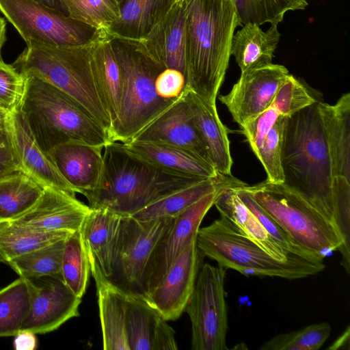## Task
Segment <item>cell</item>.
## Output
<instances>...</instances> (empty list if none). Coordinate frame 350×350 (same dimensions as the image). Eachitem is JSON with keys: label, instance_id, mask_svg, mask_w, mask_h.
Listing matches in <instances>:
<instances>
[{"label": "cell", "instance_id": "30bf717a", "mask_svg": "<svg viewBox=\"0 0 350 350\" xmlns=\"http://www.w3.org/2000/svg\"><path fill=\"white\" fill-rule=\"evenodd\" d=\"M226 269L206 263L198 272L185 311L191 323V349L226 350L228 311Z\"/></svg>", "mask_w": 350, "mask_h": 350}, {"label": "cell", "instance_id": "f5cc1de1", "mask_svg": "<svg viewBox=\"0 0 350 350\" xmlns=\"http://www.w3.org/2000/svg\"><path fill=\"white\" fill-rule=\"evenodd\" d=\"M120 2L121 1H125L126 0H118Z\"/></svg>", "mask_w": 350, "mask_h": 350}, {"label": "cell", "instance_id": "83f0119b", "mask_svg": "<svg viewBox=\"0 0 350 350\" xmlns=\"http://www.w3.org/2000/svg\"><path fill=\"white\" fill-rule=\"evenodd\" d=\"M187 90L193 118L206 146L211 165L219 174L232 175V159L228 129L221 122L216 107L209 105L197 94Z\"/></svg>", "mask_w": 350, "mask_h": 350}, {"label": "cell", "instance_id": "277c9868", "mask_svg": "<svg viewBox=\"0 0 350 350\" xmlns=\"http://www.w3.org/2000/svg\"><path fill=\"white\" fill-rule=\"evenodd\" d=\"M25 76L26 89L19 109L45 152L70 141L103 148L110 142L107 132L73 98L39 77Z\"/></svg>", "mask_w": 350, "mask_h": 350}, {"label": "cell", "instance_id": "6da1fadb", "mask_svg": "<svg viewBox=\"0 0 350 350\" xmlns=\"http://www.w3.org/2000/svg\"><path fill=\"white\" fill-rule=\"evenodd\" d=\"M186 21V89L211 106L224 81L232 36L242 27L233 0H183Z\"/></svg>", "mask_w": 350, "mask_h": 350}, {"label": "cell", "instance_id": "8d00e7d4", "mask_svg": "<svg viewBox=\"0 0 350 350\" xmlns=\"http://www.w3.org/2000/svg\"><path fill=\"white\" fill-rule=\"evenodd\" d=\"M65 239L58 240L13 258L8 265L20 277L53 276L62 278L61 265Z\"/></svg>", "mask_w": 350, "mask_h": 350}, {"label": "cell", "instance_id": "5b68a950", "mask_svg": "<svg viewBox=\"0 0 350 350\" xmlns=\"http://www.w3.org/2000/svg\"><path fill=\"white\" fill-rule=\"evenodd\" d=\"M86 43L74 46L28 43L12 65L23 75L39 77L73 98L107 132L110 140L112 123L90 68Z\"/></svg>", "mask_w": 350, "mask_h": 350}, {"label": "cell", "instance_id": "c3c4849f", "mask_svg": "<svg viewBox=\"0 0 350 350\" xmlns=\"http://www.w3.org/2000/svg\"><path fill=\"white\" fill-rule=\"evenodd\" d=\"M6 41V23L3 18L0 16V64L3 62L1 55V50Z\"/></svg>", "mask_w": 350, "mask_h": 350}, {"label": "cell", "instance_id": "e575fe53", "mask_svg": "<svg viewBox=\"0 0 350 350\" xmlns=\"http://www.w3.org/2000/svg\"><path fill=\"white\" fill-rule=\"evenodd\" d=\"M30 303L31 288L25 278L0 289V337L15 336L21 330Z\"/></svg>", "mask_w": 350, "mask_h": 350}, {"label": "cell", "instance_id": "d6a6232c", "mask_svg": "<svg viewBox=\"0 0 350 350\" xmlns=\"http://www.w3.org/2000/svg\"><path fill=\"white\" fill-rule=\"evenodd\" d=\"M43 188L22 172L0 178V223L12 221L30 209Z\"/></svg>", "mask_w": 350, "mask_h": 350}, {"label": "cell", "instance_id": "8fae6325", "mask_svg": "<svg viewBox=\"0 0 350 350\" xmlns=\"http://www.w3.org/2000/svg\"><path fill=\"white\" fill-rule=\"evenodd\" d=\"M0 11L26 44L74 46L91 37L85 25L33 0H0Z\"/></svg>", "mask_w": 350, "mask_h": 350}, {"label": "cell", "instance_id": "4fadbf2b", "mask_svg": "<svg viewBox=\"0 0 350 350\" xmlns=\"http://www.w3.org/2000/svg\"><path fill=\"white\" fill-rule=\"evenodd\" d=\"M290 75L282 65L269 64L241 72L230 92L219 100L241 128L267 109Z\"/></svg>", "mask_w": 350, "mask_h": 350}, {"label": "cell", "instance_id": "ac0fdd59", "mask_svg": "<svg viewBox=\"0 0 350 350\" xmlns=\"http://www.w3.org/2000/svg\"><path fill=\"white\" fill-rule=\"evenodd\" d=\"M132 140L176 146L211 165L206 146L194 122L185 88L166 110Z\"/></svg>", "mask_w": 350, "mask_h": 350}, {"label": "cell", "instance_id": "f546056e", "mask_svg": "<svg viewBox=\"0 0 350 350\" xmlns=\"http://www.w3.org/2000/svg\"><path fill=\"white\" fill-rule=\"evenodd\" d=\"M247 183L232 175L218 174L166 195L137 211L132 217L142 220L175 217L202 197L220 189L242 187Z\"/></svg>", "mask_w": 350, "mask_h": 350}, {"label": "cell", "instance_id": "d4e9b609", "mask_svg": "<svg viewBox=\"0 0 350 350\" xmlns=\"http://www.w3.org/2000/svg\"><path fill=\"white\" fill-rule=\"evenodd\" d=\"M122 217L107 208H91L80 229L90 262L107 279L111 275Z\"/></svg>", "mask_w": 350, "mask_h": 350}, {"label": "cell", "instance_id": "f1b7e54d", "mask_svg": "<svg viewBox=\"0 0 350 350\" xmlns=\"http://www.w3.org/2000/svg\"><path fill=\"white\" fill-rule=\"evenodd\" d=\"M130 152L165 170L202 179L217 176L209 163L183 148L166 144L132 140L122 143Z\"/></svg>", "mask_w": 350, "mask_h": 350}, {"label": "cell", "instance_id": "836d02e7", "mask_svg": "<svg viewBox=\"0 0 350 350\" xmlns=\"http://www.w3.org/2000/svg\"><path fill=\"white\" fill-rule=\"evenodd\" d=\"M62 12L94 32L110 33L120 17L118 0H58Z\"/></svg>", "mask_w": 350, "mask_h": 350}, {"label": "cell", "instance_id": "44dd1931", "mask_svg": "<svg viewBox=\"0 0 350 350\" xmlns=\"http://www.w3.org/2000/svg\"><path fill=\"white\" fill-rule=\"evenodd\" d=\"M220 217L228 221L239 234L250 239L271 256L281 260L322 258L291 253L280 246L239 196L235 187L219 193L214 204Z\"/></svg>", "mask_w": 350, "mask_h": 350}, {"label": "cell", "instance_id": "f6af8a7d", "mask_svg": "<svg viewBox=\"0 0 350 350\" xmlns=\"http://www.w3.org/2000/svg\"><path fill=\"white\" fill-rule=\"evenodd\" d=\"M17 172L21 170L3 113L0 117V178Z\"/></svg>", "mask_w": 350, "mask_h": 350}, {"label": "cell", "instance_id": "d590c367", "mask_svg": "<svg viewBox=\"0 0 350 350\" xmlns=\"http://www.w3.org/2000/svg\"><path fill=\"white\" fill-rule=\"evenodd\" d=\"M90 265L80 230L65 239L62 258L61 275L65 284L81 298L86 291Z\"/></svg>", "mask_w": 350, "mask_h": 350}, {"label": "cell", "instance_id": "ee69618b", "mask_svg": "<svg viewBox=\"0 0 350 350\" xmlns=\"http://www.w3.org/2000/svg\"><path fill=\"white\" fill-rule=\"evenodd\" d=\"M185 75L178 70L163 69L157 75L154 85L157 94L164 99H176L185 88Z\"/></svg>", "mask_w": 350, "mask_h": 350}, {"label": "cell", "instance_id": "7402d4cb", "mask_svg": "<svg viewBox=\"0 0 350 350\" xmlns=\"http://www.w3.org/2000/svg\"><path fill=\"white\" fill-rule=\"evenodd\" d=\"M126 297L129 349H177L175 332L167 321L143 299Z\"/></svg>", "mask_w": 350, "mask_h": 350}, {"label": "cell", "instance_id": "603a6c76", "mask_svg": "<svg viewBox=\"0 0 350 350\" xmlns=\"http://www.w3.org/2000/svg\"><path fill=\"white\" fill-rule=\"evenodd\" d=\"M86 52L113 126L120 113L121 100L120 71L114 51L113 39L110 33L93 32L86 43Z\"/></svg>", "mask_w": 350, "mask_h": 350}, {"label": "cell", "instance_id": "7a4b0ae2", "mask_svg": "<svg viewBox=\"0 0 350 350\" xmlns=\"http://www.w3.org/2000/svg\"><path fill=\"white\" fill-rule=\"evenodd\" d=\"M317 101L286 118L281 156L283 183L338 231L335 178Z\"/></svg>", "mask_w": 350, "mask_h": 350}, {"label": "cell", "instance_id": "681fc988", "mask_svg": "<svg viewBox=\"0 0 350 350\" xmlns=\"http://www.w3.org/2000/svg\"><path fill=\"white\" fill-rule=\"evenodd\" d=\"M52 9L60 11L61 7L58 0H33ZM61 12V11H60Z\"/></svg>", "mask_w": 350, "mask_h": 350}, {"label": "cell", "instance_id": "4dcf8cb0", "mask_svg": "<svg viewBox=\"0 0 350 350\" xmlns=\"http://www.w3.org/2000/svg\"><path fill=\"white\" fill-rule=\"evenodd\" d=\"M277 26L271 24L263 31L259 25L249 22L233 35L230 55L234 57L241 72L272 63L280 38Z\"/></svg>", "mask_w": 350, "mask_h": 350}, {"label": "cell", "instance_id": "cb8c5ba5", "mask_svg": "<svg viewBox=\"0 0 350 350\" xmlns=\"http://www.w3.org/2000/svg\"><path fill=\"white\" fill-rule=\"evenodd\" d=\"M95 280L105 350H130L127 336V297L90 263Z\"/></svg>", "mask_w": 350, "mask_h": 350}, {"label": "cell", "instance_id": "ffe728a7", "mask_svg": "<svg viewBox=\"0 0 350 350\" xmlns=\"http://www.w3.org/2000/svg\"><path fill=\"white\" fill-rule=\"evenodd\" d=\"M103 148L81 141L59 144L48 153L56 168L76 193L97 186L103 165Z\"/></svg>", "mask_w": 350, "mask_h": 350}, {"label": "cell", "instance_id": "9a60e30c", "mask_svg": "<svg viewBox=\"0 0 350 350\" xmlns=\"http://www.w3.org/2000/svg\"><path fill=\"white\" fill-rule=\"evenodd\" d=\"M196 237L182 251L160 282L144 298L166 321L178 319L193 293L201 263Z\"/></svg>", "mask_w": 350, "mask_h": 350}, {"label": "cell", "instance_id": "ba28073f", "mask_svg": "<svg viewBox=\"0 0 350 350\" xmlns=\"http://www.w3.org/2000/svg\"><path fill=\"white\" fill-rule=\"evenodd\" d=\"M121 77L118 117L110 133V142H131L175 100L161 98L155 79L161 70L129 46L113 42Z\"/></svg>", "mask_w": 350, "mask_h": 350}, {"label": "cell", "instance_id": "ab89813d", "mask_svg": "<svg viewBox=\"0 0 350 350\" xmlns=\"http://www.w3.org/2000/svg\"><path fill=\"white\" fill-rule=\"evenodd\" d=\"M332 328L327 322L280 334L265 342L260 350H318L329 337Z\"/></svg>", "mask_w": 350, "mask_h": 350}, {"label": "cell", "instance_id": "74e56055", "mask_svg": "<svg viewBox=\"0 0 350 350\" xmlns=\"http://www.w3.org/2000/svg\"><path fill=\"white\" fill-rule=\"evenodd\" d=\"M168 0H126L110 34L136 38L146 33Z\"/></svg>", "mask_w": 350, "mask_h": 350}, {"label": "cell", "instance_id": "7bdbcfd3", "mask_svg": "<svg viewBox=\"0 0 350 350\" xmlns=\"http://www.w3.org/2000/svg\"><path fill=\"white\" fill-rule=\"evenodd\" d=\"M26 89V77L12 64H0V111L8 113L20 108Z\"/></svg>", "mask_w": 350, "mask_h": 350}, {"label": "cell", "instance_id": "2e32d148", "mask_svg": "<svg viewBox=\"0 0 350 350\" xmlns=\"http://www.w3.org/2000/svg\"><path fill=\"white\" fill-rule=\"evenodd\" d=\"M20 170L42 188L49 187L76 195L60 174L49 153L38 144L20 109L3 113Z\"/></svg>", "mask_w": 350, "mask_h": 350}, {"label": "cell", "instance_id": "f35d334b", "mask_svg": "<svg viewBox=\"0 0 350 350\" xmlns=\"http://www.w3.org/2000/svg\"><path fill=\"white\" fill-rule=\"evenodd\" d=\"M243 25L251 22L278 25L290 10H304L306 0H233Z\"/></svg>", "mask_w": 350, "mask_h": 350}, {"label": "cell", "instance_id": "9c48e42d", "mask_svg": "<svg viewBox=\"0 0 350 350\" xmlns=\"http://www.w3.org/2000/svg\"><path fill=\"white\" fill-rule=\"evenodd\" d=\"M174 221V217L142 220L122 216L108 280L126 295L144 299L154 252Z\"/></svg>", "mask_w": 350, "mask_h": 350}, {"label": "cell", "instance_id": "5bb4252c", "mask_svg": "<svg viewBox=\"0 0 350 350\" xmlns=\"http://www.w3.org/2000/svg\"><path fill=\"white\" fill-rule=\"evenodd\" d=\"M31 288L30 309L21 330L43 334L78 317L81 298L62 278L43 276L27 278Z\"/></svg>", "mask_w": 350, "mask_h": 350}, {"label": "cell", "instance_id": "7c38bea8", "mask_svg": "<svg viewBox=\"0 0 350 350\" xmlns=\"http://www.w3.org/2000/svg\"><path fill=\"white\" fill-rule=\"evenodd\" d=\"M163 70L173 68L186 76V21L183 0L168 3L144 35L133 38L110 34Z\"/></svg>", "mask_w": 350, "mask_h": 350}, {"label": "cell", "instance_id": "bcb514c9", "mask_svg": "<svg viewBox=\"0 0 350 350\" xmlns=\"http://www.w3.org/2000/svg\"><path fill=\"white\" fill-rule=\"evenodd\" d=\"M13 346L15 350H35L38 347L36 334L29 330H20L15 336Z\"/></svg>", "mask_w": 350, "mask_h": 350}, {"label": "cell", "instance_id": "816d5d0a", "mask_svg": "<svg viewBox=\"0 0 350 350\" xmlns=\"http://www.w3.org/2000/svg\"><path fill=\"white\" fill-rule=\"evenodd\" d=\"M3 112L1 111H0V117L3 115Z\"/></svg>", "mask_w": 350, "mask_h": 350}, {"label": "cell", "instance_id": "3957f363", "mask_svg": "<svg viewBox=\"0 0 350 350\" xmlns=\"http://www.w3.org/2000/svg\"><path fill=\"white\" fill-rule=\"evenodd\" d=\"M103 156L97 186L83 195L91 208H107L122 216H132L158 199L204 180L161 169L119 142H108Z\"/></svg>", "mask_w": 350, "mask_h": 350}, {"label": "cell", "instance_id": "7dc6e473", "mask_svg": "<svg viewBox=\"0 0 350 350\" xmlns=\"http://www.w3.org/2000/svg\"><path fill=\"white\" fill-rule=\"evenodd\" d=\"M350 328L347 327L345 331L328 347L330 350L347 349H350L349 345Z\"/></svg>", "mask_w": 350, "mask_h": 350}, {"label": "cell", "instance_id": "e0dca14e", "mask_svg": "<svg viewBox=\"0 0 350 350\" xmlns=\"http://www.w3.org/2000/svg\"><path fill=\"white\" fill-rule=\"evenodd\" d=\"M224 189H220L206 195L174 217L171 229L161 239L154 252L148 272L146 295L158 285L174 261L197 236L203 218L213 206L219 193Z\"/></svg>", "mask_w": 350, "mask_h": 350}, {"label": "cell", "instance_id": "484cf974", "mask_svg": "<svg viewBox=\"0 0 350 350\" xmlns=\"http://www.w3.org/2000/svg\"><path fill=\"white\" fill-rule=\"evenodd\" d=\"M317 101L306 86L290 74L271 105L241 127L252 152L257 151L264 137L280 117H288Z\"/></svg>", "mask_w": 350, "mask_h": 350}, {"label": "cell", "instance_id": "d6986e66", "mask_svg": "<svg viewBox=\"0 0 350 350\" xmlns=\"http://www.w3.org/2000/svg\"><path fill=\"white\" fill-rule=\"evenodd\" d=\"M90 209L76 195L46 187L30 209L10 221L42 230L75 232Z\"/></svg>", "mask_w": 350, "mask_h": 350}, {"label": "cell", "instance_id": "f907efd6", "mask_svg": "<svg viewBox=\"0 0 350 350\" xmlns=\"http://www.w3.org/2000/svg\"><path fill=\"white\" fill-rule=\"evenodd\" d=\"M180 1V0H168L169 3H172L174 1Z\"/></svg>", "mask_w": 350, "mask_h": 350}, {"label": "cell", "instance_id": "b9f144b4", "mask_svg": "<svg viewBox=\"0 0 350 350\" xmlns=\"http://www.w3.org/2000/svg\"><path fill=\"white\" fill-rule=\"evenodd\" d=\"M242 187H235V190L241 200L254 213L269 235L280 246L293 254L304 256H320L301 247L291 237L259 206L253 198L242 189Z\"/></svg>", "mask_w": 350, "mask_h": 350}, {"label": "cell", "instance_id": "4316f807", "mask_svg": "<svg viewBox=\"0 0 350 350\" xmlns=\"http://www.w3.org/2000/svg\"><path fill=\"white\" fill-rule=\"evenodd\" d=\"M335 178L350 182V93L334 104L317 101Z\"/></svg>", "mask_w": 350, "mask_h": 350}, {"label": "cell", "instance_id": "60d3db41", "mask_svg": "<svg viewBox=\"0 0 350 350\" xmlns=\"http://www.w3.org/2000/svg\"><path fill=\"white\" fill-rule=\"evenodd\" d=\"M286 118L281 116L276 120L254 153L265 170L266 180L271 183L284 182L281 156Z\"/></svg>", "mask_w": 350, "mask_h": 350}, {"label": "cell", "instance_id": "52a82bcc", "mask_svg": "<svg viewBox=\"0 0 350 350\" xmlns=\"http://www.w3.org/2000/svg\"><path fill=\"white\" fill-rule=\"evenodd\" d=\"M242 189L305 250L323 258L342 250V239L334 225L283 183L265 180Z\"/></svg>", "mask_w": 350, "mask_h": 350}, {"label": "cell", "instance_id": "1f68e13d", "mask_svg": "<svg viewBox=\"0 0 350 350\" xmlns=\"http://www.w3.org/2000/svg\"><path fill=\"white\" fill-rule=\"evenodd\" d=\"M70 233L46 231L14 221L0 223V262L9 261L25 254L66 238Z\"/></svg>", "mask_w": 350, "mask_h": 350}, {"label": "cell", "instance_id": "8992f818", "mask_svg": "<svg viewBox=\"0 0 350 350\" xmlns=\"http://www.w3.org/2000/svg\"><path fill=\"white\" fill-rule=\"evenodd\" d=\"M196 245L201 253L218 265L249 276L301 279L324 270L322 258L281 260L237 232L224 218L199 228Z\"/></svg>", "mask_w": 350, "mask_h": 350}]
</instances>
